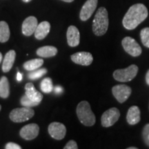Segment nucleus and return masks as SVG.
Instances as JSON below:
<instances>
[{
	"instance_id": "obj_21",
	"label": "nucleus",
	"mask_w": 149,
	"mask_h": 149,
	"mask_svg": "<svg viewBox=\"0 0 149 149\" xmlns=\"http://www.w3.org/2000/svg\"><path fill=\"white\" fill-rule=\"evenodd\" d=\"M44 64V59H34L27 61L23 65L24 68L29 71L36 70L41 67Z\"/></svg>"
},
{
	"instance_id": "obj_26",
	"label": "nucleus",
	"mask_w": 149,
	"mask_h": 149,
	"mask_svg": "<svg viewBox=\"0 0 149 149\" xmlns=\"http://www.w3.org/2000/svg\"><path fill=\"white\" fill-rule=\"evenodd\" d=\"M140 37L141 43L146 48H149V28L143 29L140 32Z\"/></svg>"
},
{
	"instance_id": "obj_17",
	"label": "nucleus",
	"mask_w": 149,
	"mask_h": 149,
	"mask_svg": "<svg viewBox=\"0 0 149 149\" xmlns=\"http://www.w3.org/2000/svg\"><path fill=\"white\" fill-rule=\"evenodd\" d=\"M16 57V53L13 50H10L5 55L2 64V70L3 72L10 71L13 66Z\"/></svg>"
},
{
	"instance_id": "obj_34",
	"label": "nucleus",
	"mask_w": 149,
	"mask_h": 149,
	"mask_svg": "<svg viewBox=\"0 0 149 149\" xmlns=\"http://www.w3.org/2000/svg\"><path fill=\"white\" fill-rule=\"evenodd\" d=\"M2 58H3V57H2V54H1V53H0V64H1V61H2Z\"/></svg>"
},
{
	"instance_id": "obj_18",
	"label": "nucleus",
	"mask_w": 149,
	"mask_h": 149,
	"mask_svg": "<svg viewBox=\"0 0 149 149\" xmlns=\"http://www.w3.org/2000/svg\"><path fill=\"white\" fill-rule=\"evenodd\" d=\"M25 90L26 95L30 99H31V100L35 102H42L43 99L42 94L35 89L33 83H27L25 86Z\"/></svg>"
},
{
	"instance_id": "obj_35",
	"label": "nucleus",
	"mask_w": 149,
	"mask_h": 149,
	"mask_svg": "<svg viewBox=\"0 0 149 149\" xmlns=\"http://www.w3.org/2000/svg\"><path fill=\"white\" fill-rule=\"evenodd\" d=\"M22 1H23L24 2H25V3H29L31 1H32V0H22Z\"/></svg>"
},
{
	"instance_id": "obj_20",
	"label": "nucleus",
	"mask_w": 149,
	"mask_h": 149,
	"mask_svg": "<svg viewBox=\"0 0 149 149\" xmlns=\"http://www.w3.org/2000/svg\"><path fill=\"white\" fill-rule=\"evenodd\" d=\"M10 95V86L8 78L5 76L0 79V97L1 98H8Z\"/></svg>"
},
{
	"instance_id": "obj_31",
	"label": "nucleus",
	"mask_w": 149,
	"mask_h": 149,
	"mask_svg": "<svg viewBox=\"0 0 149 149\" xmlns=\"http://www.w3.org/2000/svg\"><path fill=\"white\" fill-rule=\"evenodd\" d=\"M17 81H21L22 79V74L20 73L19 72H17Z\"/></svg>"
},
{
	"instance_id": "obj_11",
	"label": "nucleus",
	"mask_w": 149,
	"mask_h": 149,
	"mask_svg": "<svg viewBox=\"0 0 149 149\" xmlns=\"http://www.w3.org/2000/svg\"><path fill=\"white\" fill-rule=\"evenodd\" d=\"M40 132V127L37 124H29L24 126L20 130L19 134L26 140H33L36 138Z\"/></svg>"
},
{
	"instance_id": "obj_14",
	"label": "nucleus",
	"mask_w": 149,
	"mask_h": 149,
	"mask_svg": "<svg viewBox=\"0 0 149 149\" xmlns=\"http://www.w3.org/2000/svg\"><path fill=\"white\" fill-rule=\"evenodd\" d=\"M67 42L70 47H75L79 44L80 33L78 29L74 26H70L67 30Z\"/></svg>"
},
{
	"instance_id": "obj_1",
	"label": "nucleus",
	"mask_w": 149,
	"mask_h": 149,
	"mask_svg": "<svg viewBox=\"0 0 149 149\" xmlns=\"http://www.w3.org/2000/svg\"><path fill=\"white\" fill-rule=\"evenodd\" d=\"M148 15V9L143 3H136L130 7L122 20L124 27L133 30L143 22Z\"/></svg>"
},
{
	"instance_id": "obj_33",
	"label": "nucleus",
	"mask_w": 149,
	"mask_h": 149,
	"mask_svg": "<svg viewBox=\"0 0 149 149\" xmlns=\"http://www.w3.org/2000/svg\"><path fill=\"white\" fill-rule=\"evenodd\" d=\"M61 1H65V2L70 3V2H72V1H73L74 0H61Z\"/></svg>"
},
{
	"instance_id": "obj_37",
	"label": "nucleus",
	"mask_w": 149,
	"mask_h": 149,
	"mask_svg": "<svg viewBox=\"0 0 149 149\" xmlns=\"http://www.w3.org/2000/svg\"><path fill=\"white\" fill-rule=\"evenodd\" d=\"M1 106L0 105V111H1Z\"/></svg>"
},
{
	"instance_id": "obj_25",
	"label": "nucleus",
	"mask_w": 149,
	"mask_h": 149,
	"mask_svg": "<svg viewBox=\"0 0 149 149\" xmlns=\"http://www.w3.org/2000/svg\"><path fill=\"white\" fill-rule=\"evenodd\" d=\"M21 104L23 107H31L32 108L33 107H36V106L39 105L40 104V102H35L33 100L30 99L26 95H24L21 99Z\"/></svg>"
},
{
	"instance_id": "obj_15",
	"label": "nucleus",
	"mask_w": 149,
	"mask_h": 149,
	"mask_svg": "<svg viewBox=\"0 0 149 149\" xmlns=\"http://www.w3.org/2000/svg\"><path fill=\"white\" fill-rule=\"evenodd\" d=\"M51 30V24L48 22L44 21L41 22L37 25V27L35 31V38L39 40H44L47 36Z\"/></svg>"
},
{
	"instance_id": "obj_5",
	"label": "nucleus",
	"mask_w": 149,
	"mask_h": 149,
	"mask_svg": "<svg viewBox=\"0 0 149 149\" xmlns=\"http://www.w3.org/2000/svg\"><path fill=\"white\" fill-rule=\"evenodd\" d=\"M138 72V67L135 64L130 65L124 69H117L113 72V77L121 82H127L133 80Z\"/></svg>"
},
{
	"instance_id": "obj_38",
	"label": "nucleus",
	"mask_w": 149,
	"mask_h": 149,
	"mask_svg": "<svg viewBox=\"0 0 149 149\" xmlns=\"http://www.w3.org/2000/svg\"><path fill=\"white\" fill-rule=\"evenodd\" d=\"M148 141H149V135H148Z\"/></svg>"
},
{
	"instance_id": "obj_16",
	"label": "nucleus",
	"mask_w": 149,
	"mask_h": 149,
	"mask_svg": "<svg viewBox=\"0 0 149 149\" xmlns=\"http://www.w3.org/2000/svg\"><path fill=\"white\" fill-rule=\"evenodd\" d=\"M126 120L130 125H135L140 121V110L136 106H133L128 109L126 115Z\"/></svg>"
},
{
	"instance_id": "obj_24",
	"label": "nucleus",
	"mask_w": 149,
	"mask_h": 149,
	"mask_svg": "<svg viewBox=\"0 0 149 149\" xmlns=\"http://www.w3.org/2000/svg\"><path fill=\"white\" fill-rule=\"evenodd\" d=\"M47 73V69L46 68H41V69H37L32 70L31 72H30L29 74H28V77L29 79L31 80H35L39 79L42 76H44V74Z\"/></svg>"
},
{
	"instance_id": "obj_19",
	"label": "nucleus",
	"mask_w": 149,
	"mask_h": 149,
	"mask_svg": "<svg viewBox=\"0 0 149 149\" xmlns=\"http://www.w3.org/2000/svg\"><path fill=\"white\" fill-rule=\"evenodd\" d=\"M57 49L55 46H45L40 47L37 50V55L44 58H48V57H54L57 55Z\"/></svg>"
},
{
	"instance_id": "obj_10",
	"label": "nucleus",
	"mask_w": 149,
	"mask_h": 149,
	"mask_svg": "<svg viewBox=\"0 0 149 149\" xmlns=\"http://www.w3.org/2000/svg\"><path fill=\"white\" fill-rule=\"evenodd\" d=\"M98 0H87L80 10L79 17L81 21H86L92 16L97 6Z\"/></svg>"
},
{
	"instance_id": "obj_29",
	"label": "nucleus",
	"mask_w": 149,
	"mask_h": 149,
	"mask_svg": "<svg viewBox=\"0 0 149 149\" xmlns=\"http://www.w3.org/2000/svg\"><path fill=\"white\" fill-rule=\"evenodd\" d=\"M6 149H21L22 147L19 145L15 144L13 142H8L7 143L5 146Z\"/></svg>"
},
{
	"instance_id": "obj_22",
	"label": "nucleus",
	"mask_w": 149,
	"mask_h": 149,
	"mask_svg": "<svg viewBox=\"0 0 149 149\" xmlns=\"http://www.w3.org/2000/svg\"><path fill=\"white\" fill-rule=\"evenodd\" d=\"M10 29L6 22H0V42H6L10 37Z\"/></svg>"
},
{
	"instance_id": "obj_4",
	"label": "nucleus",
	"mask_w": 149,
	"mask_h": 149,
	"mask_svg": "<svg viewBox=\"0 0 149 149\" xmlns=\"http://www.w3.org/2000/svg\"><path fill=\"white\" fill-rule=\"evenodd\" d=\"M35 111L31 107L17 108L10 112L9 117L13 122L21 123L29 120L34 116Z\"/></svg>"
},
{
	"instance_id": "obj_6",
	"label": "nucleus",
	"mask_w": 149,
	"mask_h": 149,
	"mask_svg": "<svg viewBox=\"0 0 149 149\" xmlns=\"http://www.w3.org/2000/svg\"><path fill=\"white\" fill-rule=\"evenodd\" d=\"M120 117V112L117 108H111L106 111L102 115L101 122L104 127L108 128L113 126L118 121Z\"/></svg>"
},
{
	"instance_id": "obj_28",
	"label": "nucleus",
	"mask_w": 149,
	"mask_h": 149,
	"mask_svg": "<svg viewBox=\"0 0 149 149\" xmlns=\"http://www.w3.org/2000/svg\"><path fill=\"white\" fill-rule=\"evenodd\" d=\"M64 149H77L78 146H77V143L75 142V141L70 140L67 143L66 146L64 147Z\"/></svg>"
},
{
	"instance_id": "obj_30",
	"label": "nucleus",
	"mask_w": 149,
	"mask_h": 149,
	"mask_svg": "<svg viewBox=\"0 0 149 149\" xmlns=\"http://www.w3.org/2000/svg\"><path fill=\"white\" fill-rule=\"evenodd\" d=\"M54 91H55V92L56 93H57V94H59V93H61L62 92L63 89L61 88V86H56L55 88H54Z\"/></svg>"
},
{
	"instance_id": "obj_2",
	"label": "nucleus",
	"mask_w": 149,
	"mask_h": 149,
	"mask_svg": "<svg viewBox=\"0 0 149 149\" xmlns=\"http://www.w3.org/2000/svg\"><path fill=\"white\" fill-rule=\"evenodd\" d=\"M109 25V13L104 7L97 11L93 22V31L97 36H102L107 32Z\"/></svg>"
},
{
	"instance_id": "obj_8",
	"label": "nucleus",
	"mask_w": 149,
	"mask_h": 149,
	"mask_svg": "<svg viewBox=\"0 0 149 149\" xmlns=\"http://www.w3.org/2000/svg\"><path fill=\"white\" fill-rule=\"evenodd\" d=\"M112 93L117 101L122 104L129 98L131 95L132 89L130 87L124 84L116 85L112 88Z\"/></svg>"
},
{
	"instance_id": "obj_9",
	"label": "nucleus",
	"mask_w": 149,
	"mask_h": 149,
	"mask_svg": "<svg viewBox=\"0 0 149 149\" xmlns=\"http://www.w3.org/2000/svg\"><path fill=\"white\" fill-rule=\"evenodd\" d=\"M48 133L53 139L61 140L66 134V128L64 124L59 122H53L48 126Z\"/></svg>"
},
{
	"instance_id": "obj_23",
	"label": "nucleus",
	"mask_w": 149,
	"mask_h": 149,
	"mask_svg": "<svg viewBox=\"0 0 149 149\" xmlns=\"http://www.w3.org/2000/svg\"><path fill=\"white\" fill-rule=\"evenodd\" d=\"M42 91L45 93H50L53 90V81L50 77H46L42 80L40 84Z\"/></svg>"
},
{
	"instance_id": "obj_27",
	"label": "nucleus",
	"mask_w": 149,
	"mask_h": 149,
	"mask_svg": "<svg viewBox=\"0 0 149 149\" xmlns=\"http://www.w3.org/2000/svg\"><path fill=\"white\" fill-rule=\"evenodd\" d=\"M148 135H149V124H147L146 125L144 126V128H143L142 137L144 140L145 144H146L148 146H149V141L148 139Z\"/></svg>"
},
{
	"instance_id": "obj_12",
	"label": "nucleus",
	"mask_w": 149,
	"mask_h": 149,
	"mask_svg": "<svg viewBox=\"0 0 149 149\" xmlns=\"http://www.w3.org/2000/svg\"><path fill=\"white\" fill-rule=\"evenodd\" d=\"M71 60L75 64L82 66H89L93 61V57L88 52H78L70 57Z\"/></svg>"
},
{
	"instance_id": "obj_7",
	"label": "nucleus",
	"mask_w": 149,
	"mask_h": 149,
	"mask_svg": "<svg viewBox=\"0 0 149 149\" xmlns=\"http://www.w3.org/2000/svg\"><path fill=\"white\" fill-rule=\"evenodd\" d=\"M122 44L124 51L133 57H138L142 52L138 43L130 37H124L122 41Z\"/></svg>"
},
{
	"instance_id": "obj_36",
	"label": "nucleus",
	"mask_w": 149,
	"mask_h": 149,
	"mask_svg": "<svg viewBox=\"0 0 149 149\" xmlns=\"http://www.w3.org/2000/svg\"><path fill=\"white\" fill-rule=\"evenodd\" d=\"M128 149H137V147H128Z\"/></svg>"
},
{
	"instance_id": "obj_32",
	"label": "nucleus",
	"mask_w": 149,
	"mask_h": 149,
	"mask_svg": "<svg viewBox=\"0 0 149 149\" xmlns=\"http://www.w3.org/2000/svg\"><path fill=\"white\" fill-rule=\"evenodd\" d=\"M146 81L147 84L149 86V70L147 71L146 74Z\"/></svg>"
},
{
	"instance_id": "obj_13",
	"label": "nucleus",
	"mask_w": 149,
	"mask_h": 149,
	"mask_svg": "<svg viewBox=\"0 0 149 149\" xmlns=\"http://www.w3.org/2000/svg\"><path fill=\"white\" fill-rule=\"evenodd\" d=\"M37 25H38V22H37V18L34 16H30L26 18L22 24V33L26 36H31L35 33Z\"/></svg>"
},
{
	"instance_id": "obj_3",
	"label": "nucleus",
	"mask_w": 149,
	"mask_h": 149,
	"mask_svg": "<svg viewBox=\"0 0 149 149\" xmlns=\"http://www.w3.org/2000/svg\"><path fill=\"white\" fill-rule=\"evenodd\" d=\"M76 113L80 122L84 126H92L95 124V116L88 102L82 101L79 102L77 107Z\"/></svg>"
}]
</instances>
